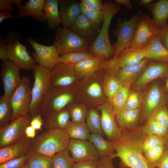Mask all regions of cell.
I'll list each match as a JSON object with an SVG mask.
<instances>
[{
  "label": "cell",
  "mask_w": 168,
  "mask_h": 168,
  "mask_svg": "<svg viewBox=\"0 0 168 168\" xmlns=\"http://www.w3.org/2000/svg\"><path fill=\"white\" fill-rule=\"evenodd\" d=\"M0 59L3 62L8 60L6 40L2 38L0 40Z\"/></svg>",
  "instance_id": "db71d44e"
},
{
  "label": "cell",
  "mask_w": 168,
  "mask_h": 168,
  "mask_svg": "<svg viewBox=\"0 0 168 168\" xmlns=\"http://www.w3.org/2000/svg\"><path fill=\"white\" fill-rule=\"evenodd\" d=\"M13 110L10 98L4 95L0 97V128L9 124L11 122Z\"/></svg>",
  "instance_id": "d590c367"
},
{
  "label": "cell",
  "mask_w": 168,
  "mask_h": 168,
  "mask_svg": "<svg viewBox=\"0 0 168 168\" xmlns=\"http://www.w3.org/2000/svg\"><path fill=\"white\" fill-rule=\"evenodd\" d=\"M29 156L24 165L30 168H53L54 162L51 158L35 152L30 148Z\"/></svg>",
  "instance_id": "836d02e7"
},
{
  "label": "cell",
  "mask_w": 168,
  "mask_h": 168,
  "mask_svg": "<svg viewBox=\"0 0 168 168\" xmlns=\"http://www.w3.org/2000/svg\"><path fill=\"white\" fill-rule=\"evenodd\" d=\"M28 137L18 142L0 149V165L29 153L30 139Z\"/></svg>",
  "instance_id": "cb8c5ba5"
},
{
  "label": "cell",
  "mask_w": 168,
  "mask_h": 168,
  "mask_svg": "<svg viewBox=\"0 0 168 168\" xmlns=\"http://www.w3.org/2000/svg\"><path fill=\"white\" fill-rule=\"evenodd\" d=\"M141 116V109L138 108L134 110H123L116 114L115 118L122 131L141 127L139 123Z\"/></svg>",
  "instance_id": "d4e9b609"
},
{
  "label": "cell",
  "mask_w": 168,
  "mask_h": 168,
  "mask_svg": "<svg viewBox=\"0 0 168 168\" xmlns=\"http://www.w3.org/2000/svg\"><path fill=\"white\" fill-rule=\"evenodd\" d=\"M145 48L136 49L128 47L123 50L116 58V63L119 69L130 66L146 58Z\"/></svg>",
  "instance_id": "484cf974"
},
{
  "label": "cell",
  "mask_w": 168,
  "mask_h": 168,
  "mask_svg": "<svg viewBox=\"0 0 168 168\" xmlns=\"http://www.w3.org/2000/svg\"><path fill=\"white\" fill-rule=\"evenodd\" d=\"M29 156L27 154L18 158L12 160L0 165V168H21L24 165Z\"/></svg>",
  "instance_id": "7dc6e473"
},
{
  "label": "cell",
  "mask_w": 168,
  "mask_h": 168,
  "mask_svg": "<svg viewBox=\"0 0 168 168\" xmlns=\"http://www.w3.org/2000/svg\"><path fill=\"white\" fill-rule=\"evenodd\" d=\"M105 69L88 78L81 79L76 85L78 102L88 108L97 107L107 100L103 85Z\"/></svg>",
  "instance_id": "3957f363"
},
{
  "label": "cell",
  "mask_w": 168,
  "mask_h": 168,
  "mask_svg": "<svg viewBox=\"0 0 168 168\" xmlns=\"http://www.w3.org/2000/svg\"><path fill=\"white\" fill-rule=\"evenodd\" d=\"M156 168H168V145L166 143L161 157L154 165Z\"/></svg>",
  "instance_id": "f907efd6"
},
{
  "label": "cell",
  "mask_w": 168,
  "mask_h": 168,
  "mask_svg": "<svg viewBox=\"0 0 168 168\" xmlns=\"http://www.w3.org/2000/svg\"><path fill=\"white\" fill-rule=\"evenodd\" d=\"M70 139L88 140L91 133L86 122L71 121L63 129Z\"/></svg>",
  "instance_id": "d6a6232c"
},
{
  "label": "cell",
  "mask_w": 168,
  "mask_h": 168,
  "mask_svg": "<svg viewBox=\"0 0 168 168\" xmlns=\"http://www.w3.org/2000/svg\"><path fill=\"white\" fill-rule=\"evenodd\" d=\"M159 30L148 15L142 14L136 26L130 47L136 49L145 48L158 35Z\"/></svg>",
  "instance_id": "8fae6325"
},
{
  "label": "cell",
  "mask_w": 168,
  "mask_h": 168,
  "mask_svg": "<svg viewBox=\"0 0 168 168\" xmlns=\"http://www.w3.org/2000/svg\"><path fill=\"white\" fill-rule=\"evenodd\" d=\"M166 140V143L168 145V131L166 136L165 137Z\"/></svg>",
  "instance_id": "be15d7a7"
},
{
  "label": "cell",
  "mask_w": 168,
  "mask_h": 168,
  "mask_svg": "<svg viewBox=\"0 0 168 168\" xmlns=\"http://www.w3.org/2000/svg\"><path fill=\"white\" fill-rule=\"evenodd\" d=\"M67 148L75 162L97 161L100 158L96 147L89 140L70 139Z\"/></svg>",
  "instance_id": "5bb4252c"
},
{
  "label": "cell",
  "mask_w": 168,
  "mask_h": 168,
  "mask_svg": "<svg viewBox=\"0 0 168 168\" xmlns=\"http://www.w3.org/2000/svg\"><path fill=\"white\" fill-rule=\"evenodd\" d=\"M165 145L157 146L143 152L146 158L153 165L156 163L161 157L164 150Z\"/></svg>",
  "instance_id": "7bdbcfd3"
},
{
  "label": "cell",
  "mask_w": 168,
  "mask_h": 168,
  "mask_svg": "<svg viewBox=\"0 0 168 168\" xmlns=\"http://www.w3.org/2000/svg\"><path fill=\"white\" fill-rule=\"evenodd\" d=\"M130 92V87L122 86L112 97L110 103L115 114L123 109Z\"/></svg>",
  "instance_id": "8d00e7d4"
},
{
  "label": "cell",
  "mask_w": 168,
  "mask_h": 168,
  "mask_svg": "<svg viewBox=\"0 0 168 168\" xmlns=\"http://www.w3.org/2000/svg\"><path fill=\"white\" fill-rule=\"evenodd\" d=\"M70 153L67 148L55 155L52 158L53 168H72L75 162L70 156Z\"/></svg>",
  "instance_id": "ab89813d"
},
{
  "label": "cell",
  "mask_w": 168,
  "mask_h": 168,
  "mask_svg": "<svg viewBox=\"0 0 168 168\" xmlns=\"http://www.w3.org/2000/svg\"><path fill=\"white\" fill-rule=\"evenodd\" d=\"M166 142L165 137L155 135H147L142 143V148L143 153L157 146L164 145Z\"/></svg>",
  "instance_id": "ee69618b"
},
{
  "label": "cell",
  "mask_w": 168,
  "mask_h": 168,
  "mask_svg": "<svg viewBox=\"0 0 168 168\" xmlns=\"http://www.w3.org/2000/svg\"><path fill=\"white\" fill-rule=\"evenodd\" d=\"M16 17V16L12 14L9 11H1L0 12V23L1 24L5 19L9 18H15Z\"/></svg>",
  "instance_id": "6f0895ef"
},
{
  "label": "cell",
  "mask_w": 168,
  "mask_h": 168,
  "mask_svg": "<svg viewBox=\"0 0 168 168\" xmlns=\"http://www.w3.org/2000/svg\"><path fill=\"white\" fill-rule=\"evenodd\" d=\"M32 118L30 126L35 129H40L43 124L42 118L41 115L38 114Z\"/></svg>",
  "instance_id": "9f6ffc18"
},
{
  "label": "cell",
  "mask_w": 168,
  "mask_h": 168,
  "mask_svg": "<svg viewBox=\"0 0 168 168\" xmlns=\"http://www.w3.org/2000/svg\"><path fill=\"white\" fill-rule=\"evenodd\" d=\"M19 36L11 32L6 39L8 60L20 69L33 70L37 65L35 58L29 55L26 47L20 42Z\"/></svg>",
  "instance_id": "ba28073f"
},
{
  "label": "cell",
  "mask_w": 168,
  "mask_h": 168,
  "mask_svg": "<svg viewBox=\"0 0 168 168\" xmlns=\"http://www.w3.org/2000/svg\"><path fill=\"white\" fill-rule=\"evenodd\" d=\"M112 158L109 156L100 157L96 161L99 168H115L113 163Z\"/></svg>",
  "instance_id": "816d5d0a"
},
{
  "label": "cell",
  "mask_w": 168,
  "mask_h": 168,
  "mask_svg": "<svg viewBox=\"0 0 168 168\" xmlns=\"http://www.w3.org/2000/svg\"><path fill=\"white\" fill-rule=\"evenodd\" d=\"M20 68L9 60L3 62L0 75L4 89V95L11 98L22 81L20 75Z\"/></svg>",
  "instance_id": "9a60e30c"
},
{
  "label": "cell",
  "mask_w": 168,
  "mask_h": 168,
  "mask_svg": "<svg viewBox=\"0 0 168 168\" xmlns=\"http://www.w3.org/2000/svg\"><path fill=\"white\" fill-rule=\"evenodd\" d=\"M97 108L100 112L101 126L104 134L110 142L118 141L122 137V131L117 122L110 102L107 99Z\"/></svg>",
  "instance_id": "7c38bea8"
},
{
  "label": "cell",
  "mask_w": 168,
  "mask_h": 168,
  "mask_svg": "<svg viewBox=\"0 0 168 168\" xmlns=\"http://www.w3.org/2000/svg\"><path fill=\"white\" fill-rule=\"evenodd\" d=\"M45 0H30L23 1L24 5L20 3L17 4L18 10L17 17L21 18L25 16L33 17L40 22L46 21L43 7Z\"/></svg>",
  "instance_id": "603a6c76"
},
{
  "label": "cell",
  "mask_w": 168,
  "mask_h": 168,
  "mask_svg": "<svg viewBox=\"0 0 168 168\" xmlns=\"http://www.w3.org/2000/svg\"><path fill=\"white\" fill-rule=\"evenodd\" d=\"M165 105V96L159 85L152 84L143 96L141 107L142 116L147 119L158 108Z\"/></svg>",
  "instance_id": "ac0fdd59"
},
{
  "label": "cell",
  "mask_w": 168,
  "mask_h": 168,
  "mask_svg": "<svg viewBox=\"0 0 168 168\" xmlns=\"http://www.w3.org/2000/svg\"><path fill=\"white\" fill-rule=\"evenodd\" d=\"M42 118L43 124L47 130L53 129H63L71 121L70 115L66 108Z\"/></svg>",
  "instance_id": "4316f807"
},
{
  "label": "cell",
  "mask_w": 168,
  "mask_h": 168,
  "mask_svg": "<svg viewBox=\"0 0 168 168\" xmlns=\"http://www.w3.org/2000/svg\"><path fill=\"white\" fill-rule=\"evenodd\" d=\"M70 138L63 129L47 130L30 139V149L51 157L68 147Z\"/></svg>",
  "instance_id": "277c9868"
},
{
  "label": "cell",
  "mask_w": 168,
  "mask_h": 168,
  "mask_svg": "<svg viewBox=\"0 0 168 168\" xmlns=\"http://www.w3.org/2000/svg\"><path fill=\"white\" fill-rule=\"evenodd\" d=\"M33 70L35 81L32 89V100L28 114L32 118L38 114L41 101L51 86V69L37 65Z\"/></svg>",
  "instance_id": "52a82bcc"
},
{
  "label": "cell",
  "mask_w": 168,
  "mask_h": 168,
  "mask_svg": "<svg viewBox=\"0 0 168 168\" xmlns=\"http://www.w3.org/2000/svg\"><path fill=\"white\" fill-rule=\"evenodd\" d=\"M118 71L108 64L105 69L103 88L105 94L110 102L117 91L122 86L116 76Z\"/></svg>",
  "instance_id": "83f0119b"
},
{
  "label": "cell",
  "mask_w": 168,
  "mask_h": 168,
  "mask_svg": "<svg viewBox=\"0 0 168 168\" xmlns=\"http://www.w3.org/2000/svg\"><path fill=\"white\" fill-rule=\"evenodd\" d=\"M72 168H99L96 161H87L75 162Z\"/></svg>",
  "instance_id": "11a10c76"
},
{
  "label": "cell",
  "mask_w": 168,
  "mask_h": 168,
  "mask_svg": "<svg viewBox=\"0 0 168 168\" xmlns=\"http://www.w3.org/2000/svg\"></svg>",
  "instance_id": "003e7915"
},
{
  "label": "cell",
  "mask_w": 168,
  "mask_h": 168,
  "mask_svg": "<svg viewBox=\"0 0 168 168\" xmlns=\"http://www.w3.org/2000/svg\"><path fill=\"white\" fill-rule=\"evenodd\" d=\"M151 61L131 86L134 91H138L153 80L168 74V64Z\"/></svg>",
  "instance_id": "e0dca14e"
},
{
  "label": "cell",
  "mask_w": 168,
  "mask_h": 168,
  "mask_svg": "<svg viewBox=\"0 0 168 168\" xmlns=\"http://www.w3.org/2000/svg\"><path fill=\"white\" fill-rule=\"evenodd\" d=\"M151 61L145 58L134 65L120 68L116 74V77L122 86L130 87Z\"/></svg>",
  "instance_id": "7402d4cb"
},
{
  "label": "cell",
  "mask_w": 168,
  "mask_h": 168,
  "mask_svg": "<svg viewBox=\"0 0 168 168\" xmlns=\"http://www.w3.org/2000/svg\"><path fill=\"white\" fill-rule=\"evenodd\" d=\"M43 11L44 12L48 27L51 30H55L61 24L58 0H45Z\"/></svg>",
  "instance_id": "4dcf8cb0"
},
{
  "label": "cell",
  "mask_w": 168,
  "mask_h": 168,
  "mask_svg": "<svg viewBox=\"0 0 168 168\" xmlns=\"http://www.w3.org/2000/svg\"><path fill=\"white\" fill-rule=\"evenodd\" d=\"M21 0H0V10L14 12L13 5L21 3Z\"/></svg>",
  "instance_id": "681fc988"
},
{
  "label": "cell",
  "mask_w": 168,
  "mask_h": 168,
  "mask_svg": "<svg viewBox=\"0 0 168 168\" xmlns=\"http://www.w3.org/2000/svg\"><path fill=\"white\" fill-rule=\"evenodd\" d=\"M95 146L100 157L109 156L115 153L112 143L105 139L103 136L99 133H91L88 140Z\"/></svg>",
  "instance_id": "1f68e13d"
},
{
  "label": "cell",
  "mask_w": 168,
  "mask_h": 168,
  "mask_svg": "<svg viewBox=\"0 0 168 168\" xmlns=\"http://www.w3.org/2000/svg\"><path fill=\"white\" fill-rule=\"evenodd\" d=\"M139 5L147 8V7L152 3L155 1L154 0H138L136 1Z\"/></svg>",
  "instance_id": "94428289"
},
{
  "label": "cell",
  "mask_w": 168,
  "mask_h": 168,
  "mask_svg": "<svg viewBox=\"0 0 168 168\" xmlns=\"http://www.w3.org/2000/svg\"><path fill=\"white\" fill-rule=\"evenodd\" d=\"M147 8L152 12L154 22L159 30L167 23L168 0H159L154 3H151Z\"/></svg>",
  "instance_id": "f546056e"
},
{
  "label": "cell",
  "mask_w": 168,
  "mask_h": 168,
  "mask_svg": "<svg viewBox=\"0 0 168 168\" xmlns=\"http://www.w3.org/2000/svg\"><path fill=\"white\" fill-rule=\"evenodd\" d=\"M102 24L92 22L81 13L69 29L92 43L98 35Z\"/></svg>",
  "instance_id": "d6986e66"
},
{
  "label": "cell",
  "mask_w": 168,
  "mask_h": 168,
  "mask_svg": "<svg viewBox=\"0 0 168 168\" xmlns=\"http://www.w3.org/2000/svg\"><path fill=\"white\" fill-rule=\"evenodd\" d=\"M116 3L123 5L127 9L131 10L132 8L133 5L130 0H115Z\"/></svg>",
  "instance_id": "680465c9"
},
{
  "label": "cell",
  "mask_w": 168,
  "mask_h": 168,
  "mask_svg": "<svg viewBox=\"0 0 168 168\" xmlns=\"http://www.w3.org/2000/svg\"><path fill=\"white\" fill-rule=\"evenodd\" d=\"M141 128L143 133L147 135H155L164 137L168 131V129L161 126L151 117L147 119Z\"/></svg>",
  "instance_id": "f35d334b"
},
{
  "label": "cell",
  "mask_w": 168,
  "mask_h": 168,
  "mask_svg": "<svg viewBox=\"0 0 168 168\" xmlns=\"http://www.w3.org/2000/svg\"><path fill=\"white\" fill-rule=\"evenodd\" d=\"M142 13V11L140 10L129 20L120 17L118 20L114 31L116 40L113 46V58H116L123 50L131 46L136 26Z\"/></svg>",
  "instance_id": "8992f818"
},
{
  "label": "cell",
  "mask_w": 168,
  "mask_h": 168,
  "mask_svg": "<svg viewBox=\"0 0 168 168\" xmlns=\"http://www.w3.org/2000/svg\"><path fill=\"white\" fill-rule=\"evenodd\" d=\"M108 59L95 55L74 65V68L82 79L88 78L97 72L105 69Z\"/></svg>",
  "instance_id": "44dd1931"
},
{
  "label": "cell",
  "mask_w": 168,
  "mask_h": 168,
  "mask_svg": "<svg viewBox=\"0 0 168 168\" xmlns=\"http://www.w3.org/2000/svg\"><path fill=\"white\" fill-rule=\"evenodd\" d=\"M143 96L139 91L130 92L123 110L141 108Z\"/></svg>",
  "instance_id": "b9f144b4"
},
{
  "label": "cell",
  "mask_w": 168,
  "mask_h": 168,
  "mask_svg": "<svg viewBox=\"0 0 168 168\" xmlns=\"http://www.w3.org/2000/svg\"><path fill=\"white\" fill-rule=\"evenodd\" d=\"M80 3L86 8L93 11L102 10L103 7L100 0H82Z\"/></svg>",
  "instance_id": "c3c4849f"
},
{
  "label": "cell",
  "mask_w": 168,
  "mask_h": 168,
  "mask_svg": "<svg viewBox=\"0 0 168 168\" xmlns=\"http://www.w3.org/2000/svg\"><path fill=\"white\" fill-rule=\"evenodd\" d=\"M119 166L121 168H131L124 165L122 163L119 162Z\"/></svg>",
  "instance_id": "6125c7cd"
},
{
  "label": "cell",
  "mask_w": 168,
  "mask_h": 168,
  "mask_svg": "<svg viewBox=\"0 0 168 168\" xmlns=\"http://www.w3.org/2000/svg\"><path fill=\"white\" fill-rule=\"evenodd\" d=\"M79 4L82 9V13L89 20L97 24L103 23L104 18V13L103 10L100 11L90 10L84 7L80 2Z\"/></svg>",
  "instance_id": "bcb514c9"
},
{
  "label": "cell",
  "mask_w": 168,
  "mask_h": 168,
  "mask_svg": "<svg viewBox=\"0 0 168 168\" xmlns=\"http://www.w3.org/2000/svg\"><path fill=\"white\" fill-rule=\"evenodd\" d=\"M66 108L69 112L72 121L74 122H85L89 108L85 105L77 102L69 104Z\"/></svg>",
  "instance_id": "74e56055"
},
{
  "label": "cell",
  "mask_w": 168,
  "mask_h": 168,
  "mask_svg": "<svg viewBox=\"0 0 168 168\" xmlns=\"http://www.w3.org/2000/svg\"><path fill=\"white\" fill-rule=\"evenodd\" d=\"M145 48L146 58L168 64V49L162 44L158 35Z\"/></svg>",
  "instance_id": "f1b7e54d"
},
{
  "label": "cell",
  "mask_w": 168,
  "mask_h": 168,
  "mask_svg": "<svg viewBox=\"0 0 168 168\" xmlns=\"http://www.w3.org/2000/svg\"><path fill=\"white\" fill-rule=\"evenodd\" d=\"M92 43L60 26L55 30L53 43L60 55L73 52H89Z\"/></svg>",
  "instance_id": "5b68a950"
},
{
  "label": "cell",
  "mask_w": 168,
  "mask_h": 168,
  "mask_svg": "<svg viewBox=\"0 0 168 168\" xmlns=\"http://www.w3.org/2000/svg\"><path fill=\"white\" fill-rule=\"evenodd\" d=\"M21 168H30L29 167H28L27 166L24 165H23Z\"/></svg>",
  "instance_id": "e7e4bbea"
},
{
  "label": "cell",
  "mask_w": 168,
  "mask_h": 168,
  "mask_svg": "<svg viewBox=\"0 0 168 168\" xmlns=\"http://www.w3.org/2000/svg\"><path fill=\"white\" fill-rule=\"evenodd\" d=\"M166 88L168 89V79L167 80L166 83Z\"/></svg>",
  "instance_id": "03108f58"
},
{
  "label": "cell",
  "mask_w": 168,
  "mask_h": 168,
  "mask_svg": "<svg viewBox=\"0 0 168 168\" xmlns=\"http://www.w3.org/2000/svg\"><path fill=\"white\" fill-rule=\"evenodd\" d=\"M35 129L31 126H28L26 129V133L27 137L30 138L35 137Z\"/></svg>",
  "instance_id": "91938a15"
},
{
  "label": "cell",
  "mask_w": 168,
  "mask_h": 168,
  "mask_svg": "<svg viewBox=\"0 0 168 168\" xmlns=\"http://www.w3.org/2000/svg\"><path fill=\"white\" fill-rule=\"evenodd\" d=\"M30 116L19 117L8 125L0 128V149L15 144L27 138L26 130L30 123Z\"/></svg>",
  "instance_id": "9c48e42d"
},
{
  "label": "cell",
  "mask_w": 168,
  "mask_h": 168,
  "mask_svg": "<svg viewBox=\"0 0 168 168\" xmlns=\"http://www.w3.org/2000/svg\"><path fill=\"white\" fill-rule=\"evenodd\" d=\"M103 4L104 21L98 35L91 44L89 52L106 59H110L114 56L113 46L109 36L110 25L113 17L121 10V8L119 5L111 1H105Z\"/></svg>",
  "instance_id": "7a4b0ae2"
},
{
  "label": "cell",
  "mask_w": 168,
  "mask_h": 168,
  "mask_svg": "<svg viewBox=\"0 0 168 168\" xmlns=\"http://www.w3.org/2000/svg\"><path fill=\"white\" fill-rule=\"evenodd\" d=\"M158 36L162 44L168 49V23L160 29Z\"/></svg>",
  "instance_id": "f5cc1de1"
},
{
  "label": "cell",
  "mask_w": 168,
  "mask_h": 168,
  "mask_svg": "<svg viewBox=\"0 0 168 168\" xmlns=\"http://www.w3.org/2000/svg\"><path fill=\"white\" fill-rule=\"evenodd\" d=\"M26 40L34 49L32 56L39 65L51 70L58 63L59 56L54 45L46 46L38 43L36 39L29 38Z\"/></svg>",
  "instance_id": "2e32d148"
},
{
  "label": "cell",
  "mask_w": 168,
  "mask_h": 168,
  "mask_svg": "<svg viewBox=\"0 0 168 168\" xmlns=\"http://www.w3.org/2000/svg\"><path fill=\"white\" fill-rule=\"evenodd\" d=\"M77 102L78 99L76 85L65 87L51 86L41 101L38 114L42 117Z\"/></svg>",
  "instance_id": "6da1fadb"
},
{
  "label": "cell",
  "mask_w": 168,
  "mask_h": 168,
  "mask_svg": "<svg viewBox=\"0 0 168 168\" xmlns=\"http://www.w3.org/2000/svg\"><path fill=\"white\" fill-rule=\"evenodd\" d=\"M58 7L61 24L69 29L82 13L79 3L74 0H58Z\"/></svg>",
  "instance_id": "ffe728a7"
},
{
  "label": "cell",
  "mask_w": 168,
  "mask_h": 168,
  "mask_svg": "<svg viewBox=\"0 0 168 168\" xmlns=\"http://www.w3.org/2000/svg\"><path fill=\"white\" fill-rule=\"evenodd\" d=\"M81 79L73 64L58 63L51 70L50 84L52 86H75Z\"/></svg>",
  "instance_id": "4fadbf2b"
},
{
  "label": "cell",
  "mask_w": 168,
  "mask_h": 168,
  "mask_svg": "<svg viewBox=\"0 0 168 168\" xmlns=\"http://www.w3.org/2000/svg\"><path fill=\"white\" fill-rule=\"evenodd\" d=\"M95 55L89 52H73L60 55L58 63L74 65L86 59Z\"/></svg>",
  "instance_id": "60d3db41"
},
{
  "label": "cell",
  "mask_w": 168,
  "mask_h": 168,
  "mask_svg": "<svg viewBox=\"0 0 168 168\" xmlns=\"http://www.w3.org/2000/svg\"><path fill=\"white\" fill-rule=\"evenodd\" d=\"M151 117L161 126L168 129V109L165 105L156 109Z\"/></svg>",
  "instance_id": "f6af8a7d"
},
{
  "label": "cell",
  "mask_w": 168,
  "mask_h": 168,
  "mask_svg": "<svg viewBox=\"0 0 168 168\" xmlns=\"http://www.w3.org/2000/svg\"><path fill=\"white\" fill-rule=\"evenodd\" d=\"M21 83L11 98L13 110L11 121L20 116L28 115L32 100L30 81L27 77L23 76Z\"/></svg>",
  "instance_id": "30bf717a"
},
{
  "label": "cell",
  "mask_w": 168,
  "mask_h": 168,
  "mask_svg": "<svg viewBox=\"0 0 168 168\" xmlns=\"http://www.w3.org/2000/svg\"><path fill=\"white\" fill-rule=\"evenodd\" d=\"M86 120V122L91 133H99L103 136L105 134L101 126V113L97 107L88 108Z\"/></svg>",
  "instance_id": "e575fe53"
}]
</instances>
